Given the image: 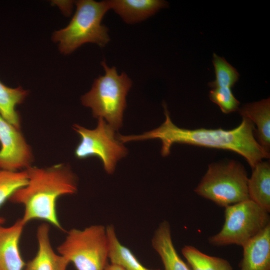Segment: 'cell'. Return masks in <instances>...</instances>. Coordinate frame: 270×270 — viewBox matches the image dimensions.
I'll use <instances>...</instances> for the list:
<instances>
[{
    "instance_id": "7a4b0ae2",
    "label": "cell",
    "mask_w": 270,
    "mask_h": 270,
    "mask_svg": "<svg viewBox=\"0 0 270 270\" xmlns=\"http://www.w3.org/2000/svg\"><path fill=\"white\" fill-rule=\"evenodd\" d=\"M26 171L28 184L9 199L24 206L22 222L26 226L34 220H44L63 230L58 216L56 202L61 196L77 192L76 176L69 166L63 164L46 168L32 166Z\"/></svg>"
},
{
    "instance_id": "52a82bcc",
    "label": "cell",
    "mask_w": 270,
    "mask_h": 270,
    "mask_svg": "<svg viewBox=\"0 0 270 270\" xmlns=\"http://www.w3.org/2000/svg\"><path fill=\"white\" fill-rule=\"evenodd\" d=\"M225 208L222 229L209 238L213 246H242L270 225L269 212L250 200Z\"/></svg>"
},
{
    "instance_id": "e0dca14e",
    "label": "cell",
    "mask_w": 270,
    "mask_h": 270,
    "mask_svg": "<svg viewBox=\"0 0 270 270\" xmlns=\"http://www.w3.org/2000/svg\"><path fill=\"white\" fill-rule=\"evenodd\" d=\"M106 230L108 245V258L111 264L124 270H160L150 269L143 266L133 252L120 242L113 225L108 226Z\"/></svg>"
},
{
    "instance_id": "ba28073f",
    "label": "cell",
    "mask_w": 270,
    "mask_h": 270,
    "mask_svg": "<svg viewBox=\"0 0 270 270\" xmlns=\"http://www.w3.org/2000/svg\"><path fill=\"white\" fill-rule=\"evenodd\" d=\"M73 128L80 137L75 150V156L80 160L91 156L98 158L108 174L115 171L118 162L128 154V150L119 140L115 130L106 121L98 118L96 128L89 130L78 124Z\"/></svg>"
},
{
    "instance_id": "4fadbf2b",
    "label": "cell",
    "mask_w": 270,
    "mask_h": 270,
    "mask_svg": "<svg viewBox=\"0 0 270 270\" xmlns=\"http://www.w3.org/2000/svg\"><path fill=\"white\" fill-rule=\"evenodd\" d=\"M108 2L110 10L129 24L144 21L168 6L166 2L161 0H111Z\"/></svg>"
},
{
    "instance_id": "d6986e66",
    "label": "cell",
    "mask_w": 270,
    "mask_h": 270,
    "mask_svg": "<svg viewBox=\"0 0 270 270\" xmlns=\"http://www.w3.org/2000/svg\"><path fill=\"white\" fill-rule=\"evenodd\" d=\"M182 253L191 270H233L227 260L207 255L192 246H184Z\"/></svg>"
},
{
    "instance_id": "30bf717a",
    "label": "cell",
    "mask_w": 270,
    "mask_h": 270,
    "mask_svg": "<svg viewBox=\"0 0 270 270\" xmlns=\"http://www.w3.org/2000/svg\"><path fill=\"white\" fill-rule=\"evenodd\" d=\"M25 226L20 219L10 226H0V270H24L20 243Z\"/></svg>"
},
{
    "instance_id": "5b68a950",
    "label": "cell",
    "mask_w": 270,
    "mask_h": 270,
    "mask_svg": "<svg viewBox=\"0 0 270 270\" xmlns=\"http://www.w3.org/2000/svg\"><path fill=\"white\" fill-rule=\"evenodd\" d=\"M246 171L234 160L212 164L194 192L200 196L226 208L250 200Z\"/></svg>"
},
{
    "instance_id": "6da1fadb",
    "label": "cell",
    "mask_w": 270,
    "mask_h": 270,
    "mask_svg": "<svg viewBox=\"0 0 270 270\" xmlns=\"http://www.w3.org/2000/svg\"><path fill=\"white\" fill-rule=\"evenodd\" d=\"M165 122L158 128L139 136H123L124 144L132 141L158 139L162 143L161 154L167 156L174 144H183L234 152L242 156L252 169L263 159L269 158L266 152L254 137V124L243 118L241 124L231 130L200 128L187 130L178 128L172 122L166 103H164Z\"/></svg>"
},
{
    "instance_id": "9c48e42d",
    "label": "cell",
    "mask_w": 270,
    "mask_h": 270,
    "mask_svg": "<svg viewBox=\"0 0 270 270\" xmlns=\"http://www.w3.org/2000/svg\"><path fill=\"white\" fill-rule=\"evenodd\" d=\"M0 170L20 171L32 166L34 154L20 130L0 116Z\"/></svg>"
},
{
    "instance_id": "7402d4cb",
    "label": "cell",
    "mask_w": 270,
    "mask_h": 270,
    "mask_svg": "<svg viewBox=\"0 0 270 270\" xmlns=\"http://www.w3.org/2000/svg\"><path fill=\"white\" fill-rule=\"evenodd\" d=\"M210 100L218 106L222 112L228 114L239 110L240 102L234 96L231 88H218L212 90Z\"/></svg>"
},
{
    "instance_id": "9a60e30c",
    "label": "cell",
    "mask_w": 270,
    "mask_h": 270,
    "mask_svg": "<svg viewBox=\"0 0 270 270\" xmlns=\"http://www.w3.org/2000/svg\"><path fill=\"white\" fill-rule=\"evenodd\" d=\"M240 114L255 124L258 143L268 152L270 148V99L246 104L239 109Z\"/></svg>"
},
{
    "instance_id": "44dd1931",
    "label": "cell",
    "mask_w": 270,
    "mask_h": 270,
    "mask_svg": "<svg viewBox=\"0 0 270 270\" xmlns=\"http://www.w3.org/2000/svg\"><path fill=\"white\" fill-rule=\"evenodd\" d=\"M212 62L215 69L216 80L208 84L213 88H232L238 80L240 74L236 69L224 58L214 54Z\"/></svg>"
},
{
    "instance_id": "2e32d148",
    "label": "cell",
    "mask_w": 270,
    "mask_h": 270,
    "mask_svg": "<svg viewBox=\"0 0 270 270\" xmlns=\"http://www.w3.org/2000/svg\"><path fill=\"white\" fill-rule=\"evenodd\" d=\"M250 198L268 212H270V165L261 162L252 168L248 181Z\"/></svg>"
},
{
    "instance_id": "ac0fdd59",
    "label": "cell",
    "mask_w": 270,
    "mask_h": 270,
    "mask_svg": "<svg viewBox=\"0 0 270 270\" xmlns=\"http://www.w3.org/2000/svg\"><path fill=\"white\" fill-rule=\"evenodd\" d=\"M28 95V91L20 86L12 88L0 81V116L13 126L20 130L21 119L16 110Z\"/></svg>"
},
{
    "instance_id": "603a6c76",
    "label": "cell",
    "mask_w": 270,
    "mask_h": 270,
    "mask_svg": "<svg viewBox=\"0 0 270 270\" xmlns=\"http://www.w3.org/2000/svg\"><path fill=\"white\" fill-rule=\"evenodd\" d=\"M104 270H124L120 267L112 264H108Z\"/></svg>"
},
{
    "instance_id": "cb8c5ba5",
    "label": "cell",
    "mask_w": 270,
    "mask_h": 270,
    "mask_svg": "<svg viewBox=\"0 0 270 270\" xmlns=\"http://www.w3.org/2000/svg\"><path fill=\"white\" fill-rule=\"evenodd\" d=\"M6 221V219L0 216V226H2V225Z\"/></svg>"
},
{
    "instance_id": "ffe728a7",
    "label": "cell",
    "mask_w": 270,
    "mask_h": 270,
    "mask_svg": "<svg viewBox=\"0 0 270 270\" xmlns=\"http://www.w3.org/2000/svg\"><path fill=\"white\" fill-rule=\"evenodd\" d=\"M28 182L26 170L20 171L0 170V208L18 190Z\"/></svg>"
},
{
    "instance_id": "277c9868",
    "label": "cell",
    "mask_w": 270,
    "mask_h": 270,
    "mask_svg": "<svg viewBox=\"0 0 270 270\" xmlns=\"http://www.w3.org/2000/svg\"><path fill=\"white\" fill-rule=\"evenodd\" d=\"M102 64L105 74L95 80L82 102L91 108L94 118L104 119L116 131L122 126L126 96L132 83L126 74H119L116 67L110 68L105 61Z\"/></svg>"
},
{
    "instance_id": "5bb4252c",
    "label": "cell",
    "mask_w": 270,
    "mask_h": 270,
    "mask_svg": "<svg viewBox=\"0 0 270 270\" xmlns=\"http://www.w3.org/2000/svg\"><path fill=\"white\" fill-rule=\"evenodd\" d=\"M152 246L160 256L164 270H191L178 254L174 246L170 224L164 221L156 230Z\"/></svg>"
},
{
    "instance_id": "8992f818",
    "label": "cell",
    "mask_w": 270,
    "mask_h": 270,
    "mask_svg": "<svg viewBox=\"0 0 270 270\" xmlns=\"http://www.w3.org/2000/svg\"><path fill=\"white\" fill-rule=\"evenodd\" d=\"M57 250L76 270H104L108 260L106 228L92 225L82 230L73 228Z\"/></svg>"
},
{
    "instance_id": "8fae6325",
    "label": "cell",
    "mask_w": 270,
    "mask_h": 270,
    "mask_svg": "<svg viewBox=\"0 0 270 270\" xmlns=\"http://www.w3.org/2000/svg\"><path fill=\"white\" fill-rule=\"evenodd\" d=\"M50 228L48 224L40 225L37 230L38 250L35 256L28 261L24 270H66L70 262L57 254L50 242Z\"/></svg>"
},
{
    "instance_id": "7c38bea8",
    "label": "cell",
    "mask_w": 270,
    "mask_h": 270,
    "mask_svg": "<svg viewBox=\"0 0 270 270\" xmlns=\"http://www.w3.org/2000/svg\"><path fill=\"white\" fill-rule=\"evenodd\" d=\"M242 247L240 270H270V225Z\"/></svg>"
},
{
    "instance_id": "3957f363",
    "label": "cell",
    "mask_w": 270,
    "mask_h": 270,
    "mask_svg": "<svg viewBox=\"0 0 270 270\" xmlns=\"http://www.w3.org/2000/svg\"><path fill=\"white\" fill-rule=\"evenodd\" d=\"M76 4V10L68 25L52 36L64 54H70L84 44L94 43L104 47L110 40L108 29L102 24L110 10L108 0H80Z\"/></svg>"
}]
</instances>
